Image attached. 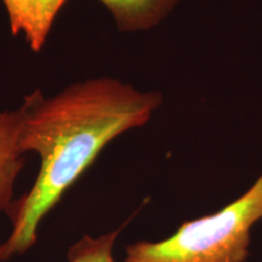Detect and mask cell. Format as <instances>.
Here are the masks:
<instances>
[{
    "mask_svg": "<svg viewBox=\"0 0 262 262\" xmlns=\"http://www.w3.org/2000/svg\"><path fill=\"white\" fill-rule=\"evenodd\" d=\"M120 231L122 227L98 237L83 235L68 249L66 262H116L113 249Z\"/></svg>",
    "mask_w": 262,
    "mask_h": 262,
    "instance_id": "6",
    "label": "cell"
},
{
    "mask_svg": "<svg viewBox=\"0 0 262 262\" xmlns=\"http://www.w3.org/2000/svg\"><path fill=\"white\" fill-rule=\"evenodd\" d=\"M122 32L147 31L170 15L180 0H100Z\"/></svg>",
    "mask_w": 262,
    "mask_h": 262,
    "instance_id": "5",
    "label": "cell"
},
{
    "mask_svg": "<svg viewBox=\"0 0 262 262\" xmlns=\"http://www.w3.org/2000/svg\"><path fill=\"white\" fill-rule=\"evenodd\" d=\"M262 220V173L214 214L185 221L170 237L129 244L123 262H245L251 231Z\"/></svg>",
    "mask_w": 262,
    "mask_h": 262,
    "instance_id": "2",
    "label": "cell"
},
{
    "mask_svg": "<svg viewBox=\"0 0 262 262\" xmlns=\"http://www.w3.org/2000/svg\"><path fill=\"white\" fill-rule=\"evenodd\" d=\"M21 117L15 111H0V212H6L14 202V187L25 165L18 136Z\"/></svg>",
    "mask_w": 262,
    "mask_h": 262,
    "instance_id": "4",
    "label": "cell"
},
{
    "mask_svg": "<svg viewBox=\"0 0 262 262\" xmlns=\"http://www.w3.org/2000/svg\"><path fill=\"white\" fill-rule=\"evenodd\" d=\"M67 0H4L12 35H24L32 51L44 48L55 18Z\"/></svg>",
    "mask_w": 262,
    "mask_h": 262,
    "instance_id": "3",
    "label": "cell"
},
{
    "mask_svg": "<svg viewBox=\"0 0 262 262\" xmlns=\"http://www.w3.org/2000/svg\"><path fill=\"white\" fill-rule=\"evenodd\" d=\"M5 261H8V258H6V255H5L4 245L2 243L0 244V262H5Z\"/></svg>",
    "mask_w": 262,
    "mask_h": 262,
    "instance_id": "7",
    "label": "cell"
},
{
    "mask_svg": "<svg viewBox=\"0 0 262 262\" xmlns=\"http://www.w3.org/2000/svg\"><path fill=\"white\" fill-rule=\"evenodd\" d=\"M162 104L159 91H140L107 77L72 84L54 96L39 89L26 95L18 108V145L24 155L37 153L40 169L32 187L6 211L12 225L3 243L6 258L32 248L42 219L104 147L146 125Z\"/></svg>",
    "mask_w": 262,
    "mask_h": 262,
    "instance_id": "1",
    "label": "cell"
}]
</instances>
